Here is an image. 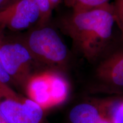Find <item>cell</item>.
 <instances>
[{
  "label": "cell",
  "instance_id": "obj_16",
  "mask_svg": "<svg viewBox=\"0 0 123 123\" xmlns=\"http://www.w3.org/2000/svg\"><path fill=\"white\" fill-rule=\"evenodd\" d=\"M0 123H10L1 111H0Z\"/></svg>",
  "mask_w": 123,
  "mask_h": 123
},
{
  "label": "cell",
  "instance_id": "obj_2",
  "mask_svg": "<svg viewBox=\"0 0 123 123\" xmlns=\"http://www.w3.org/2000/svg\"><path fill=\"white\" fill-rule=\"evenodd\" d=\"M88 76L76 81L73 92L101 96H123V46L112 45L95 62Z\"/></svg>",
  "mask_w": 123,
  "mask_h": 123
},
{
  "label": "cell",
  "instance_id": "obj_7",
  "mask_svg": "<svg viewBox=\"0 0 123 123\" xmlns=\"http://www.w3.org/2000/svg\"><path fill=\"white\" fill-rule=\"evenodd\" d=\"M58 72L43 69L36 72L29 78L23 92L47 112L55 108L59 92Z\"/></svg>",
  "mask_w": 123,
  "mask_h": 123
},
{
  "label": "cell",
  "instance_id": "obj_1",
  "mask_svg": "<svg viewBox=\"0 0 123 123\" xmlns=\"http://www.w3.org/2000/svg\"><path fill=\"white\" fill-rule=\"evenodd\" d=\"M115 22L110 4L91 10L73 11L61 18L59 27L71 39L75 54L90 64L112 45Z\"/></svg>",
  "mask_w": 123,
  "mask_h": 123
},
{
  "label": "cell",
  "instance_id": "obj_4",
  "mask_svg": "<svg viewBox=\"0 0 123 123\" xmlns=\"http://www.w3.org/2000/svg\"><path fill=\"white\" fill-rule=\"evenodd\" d=\"M0 56L13 86L22 92L29 78L36 72L43 70L18 34H5L0 45Z\"/></svg>",
  "mask_w": 123,
  "mask_h": 123
},
{
  "label": "cell",
  "instance_id": "obj_6",
  "mask_svg": "<svg viewBox=\"0 0 123 123\" xmlns=\"http://www.w3.org/2000/svg\"><path fill=\"white\" fill-rule=\"evenodd\" d=\"M0 111L10 123H51L41 106L7 84L0 83Z\"/></svg>",
  "mask_w": 123,
  "mask_h": 123
},
{
  "label": "cell",
  "instance_id": "obj_12",
  "mask_svg": "<svg viewBox=\"0 0 123 123\" xmlns=\"http://www.w3.org/2000/svg\"><path fill=\"white\" fill-rule=\"evenodd\" d=\"M5 30L6 29L4 27L0 26V45H1L3 38L4 37L5 35ZM0 83L7 84L11 87L13 86L10 77L9 76L8 74L6 71L2 61H1V56H0Z\"/></svg>",
  "mask_w": 123,
  "mask_h": 123
},
{
  "label": "cell",
  "instance_id": "obj_8",
  "mask_svg": "<svg viewBox=\"0 0 123 123\" xmlns=\"http://www.w3.org/2000/svg\"><path fill=\"white\" fill-rule=\"evenodd\" d=\"M39 19L35 0H17L0 11V26L15 33L32 28Z\"/></svg>",
  "mask_w": 123,
  "mask_h": 123
},
{
  "label": "cell",
  "instance_id": "obj_11",
  "mask_svg": "<svg viewBox=\"0 0 123 123\" xmlns=\"http://www.w3.org/2000/svg\"><path fill=\"white\" fill-rule=\"evenodd\" d=\"M111 6L115 22L119 26L123 35V0H114Z\"/></svg>",
  "mask_w": 123,
  "mask_h": 123
},
{
  "label": "cell",
  "instance_id": "obj_9",
  "mask_svg": "<svg viewBox=\"0 0 123 123\" xmlns=\"http://www.w3.org/2000/svg\"><path fill=\"white\" fill-rule=\"evenodd\" d=\"M110 0H63L66 6L73 11L88 10L110 5Z\"/></svg>",
  "mask_w": 123,
  "mask_h": 123
},
{
  "label": "cell",
  "instance_id": "obj_10",
  "mask_svg": "<svg viewBox=\"0 0 123 123\" xmlns=\"http://www.w3.org/2000/svg\"><path fill=\"white\" fill-rule=\"evenodd\" d=\"M39 12V19L35 26L49 25L54 9L50 0H35Z\"/></svg>",
  "mask_w": 123,
  "mask_h": 123
},
{
  "label": "cell",
  "instance_id": "obj_15",
  "mask_svg": "<svg viewBox=\"0 0 123 123\" xmlns=\"http://www.w3.org/2000/svg\"><path fill=\"white\" fill-rule=\"evenodd\" d=\"M96 123H112L111 117V116H105L101 118Z\"/></svg>",
  "mask_w": 123,
  "mask_h": 123
},
{
  "label": "cell",
  "instance_id": "obj_3",
  "mask_svg": "<svg viewBox=\"0 0 123 123\" xmlns=\"http://www.w3.org/2000/svg\"><path fill=\"white\" fill-rule=\"evenodd\" d=\"M18 35L41 68L59 72L72 83L73 55L56 30L49 25L35 26Z\"/></svg>",
  "mask_w": 123,
  "mask_h": 123
},
{
  "label": "cell",
  "instance_id": "obj_14",
  "mask_svg": "<svg viewBox=\"0 0 123 123\" xmlns=\"http://www.w3.org/2000/svg\"><path fill=\"white\" fill-rule=\"evenodd\" d=\"M50 1L54 10L63 2V0H50Z\"/></svg>",
  "mask_w": 123,
  "mask_h": 123
},
{
  "label": "cell",
  "instance_id": "obj_13",
  "mask_svg": "<svg viewBox=\"0 0 123 123\" xmlns=\"http://www.w3.org/2000/svg\"><path fill=\"white\" fill-rule=\"evenodd\" d=\"M17 0H0V11L6 8Z\"/></svg>",
  "mask_w": 123,
  "mask_h": 123
},
{
  "label": "cell",
  "instance_id": "obj_5",
  "mask_svg": "<svg viewBox=\"0 0 123 123\" xmlns=\"http://www.w3.org/2000/svg\"><path fill=\"white\" fill-rule=\"evenodd\" d=\"M120 96H101L73 92L64 104L61 123H96L101 118L111 116Z\"/></svg>",
  "mask_w": 123,
  "mask_h": 123
}]
</instances>
